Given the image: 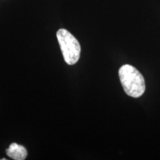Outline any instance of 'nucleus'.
Returning a JSON list of instances; mask_svg holds the SVG:
<instances>
[{
	"label": "nucleus",
	"mask_w": 160,
	"mask_h": 160,
	"mask_svg": "<svg viewBox=\"0 0 160 160\" xmlns=\"http://www.w3.org/2000/svg\"><path fill=\"white\" fill-rule=\"evenodd\" d=\"M6 153L14 160H24L28 156L27 149L24 146L17 143L11 144L8 148L6 150Z\"/></svg>",
	"instance_id": "7ed1b4c3"
},
{
	"label": "nucleus",
	"mask_w": 160,
	"mask_h": 160,
	"mask_svg": "<svg viewBox=\"0 0 160 160\" xmlns=\"http://www.w3.org/2000/svg\"><path fill=\"white\" fill-rule=\"evenodd\" d=\"M120 82L126 94L139 98L145 91V82L142 73L131 65H124L119 70Z\"/></svg>",
	"instance_id": "f257e3e1"
},
{
	"label": "nucleus",
	"mask_w": 160,
	"mask_h": 160,
	"mask_svg": "<svg viewBox=\"0 0 160 160\" xmlns=\"http://www.w3.org/2000/svg\"><path fill=\"white\" fill-rule=\"evenodd\" d=\"M57 37L65 62L70 65H74L81 54L79 41L68 31L63 28L57 31Z\"/></svg>",
	"instance_id": "f03ea898"
}]
</instances>
